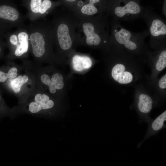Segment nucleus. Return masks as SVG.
<instances>
[{
	"label": "nucleus",
	"instance_id": "nucleus-1",
	"mask_svg": "<svg viewBox=\"0 0 166 166\" xmlns=\"http://www.w3.org/2000/svg\"><path fill=\"white\" fill-rule=\"evenodd\" d=\"M27 28L30 43V53L35 65L54 57V32L51 22L47 21H31Z\"/></svg>",
	"mask_w": 166,
	"mask_h": 166
},
{
	"label": "nucleus",
	"instance_id": "nucleus-2",
	"mask_svg": "<svg viewBox=\"0 0 166 166\" xmlns=\"http://www.w3.org/2000/svg\"><path fill=\"white\" fill-rule=\"evenodd\" d=\"M76 17L77 31L83 43L90 46L109 49L110 22L106 13L89 17Z\"/></svg>",
	"mask_w": 166,
	"mask_h": 166
},
{
	"label": "nucleus",
	"instance_id": "nucleus-3",
	"mask_svg": "<svg viewBox=\"0 0 166 166\" xmlns=\"http://www.w3.org/2000/svg\"><path fill=\"white\" fill-rule=\"evenodd\" d=\"M52 25L55 44L58 53L68 51L74 43L83 42L77 31V19L72 13H52Z\"/></svg>",
	"mask_w": 166,
	"mask_h": 166
},
{
	"label": "nucleus",
	"instance_id": "nucleus-4",
	"mask_svg": "<svg viewBox=\"0 0 166 166\" xmlns=\"http://www.w3.org/2000/svg\"><path fill=\"white\" fill-rule=\"evenodd\" d=\"M148 36L147 30L140 32H132L123 27L119 20L112 18L111 22L110 47L121 48L135 55L146 54L148 51L145 39Z\"/></svg>",
	"mask_w": 166,
	"mask_h": 166
},
{
	"label": "nucleus",
	"instance_id": "nucleus-5",
	"mask_svg": "<svg viewBox=\"0 0 166 166\" xmlns=\"http://www.w3.org/2000/svg\"><path fill=\"white\" fill-rule=\"evenodd\" d=\"M22 61L25 64V68L7 83L9 90L17 98L18 104L26 100L35 86V76L31 69V61L26 59Z\"/></svg>",
	"mask_w": 166,
	"mask_h": 166
},
{
	"label": "nucleus",
	"instance_id": "nucleus-6",
	"mask_svg": "<svg viewBox=\"0 0 166 166\" xmlns=\"http://www.w3.org/2000/svg\"><path fill=\"white\" fill-rule=\"evenodd\" d=\"M145 10L140 0H108L106 13L119 21H131L142 18Z\"/></svg>",
	"mask_w": 166,
	"mask_h": 166
},
{
	"label": "nucleus",
	"instance_id": "nucleus-7",
	"mask_svg": "<svg viewBox=\"0 0 166 166\" xmlns=\"http://www.w3.org/2000/svg\"><path fill=\"white\" fill-rule=\"evenodd\" d=\"M142 18L148 27L150 47L155 50L165 47V21L155 13L152 8L148 7H145Z\"/></svg>",
	"mask_w": 166,
	"mask_h": 166
},
{
	"label": "nucleus",
	"instance_id": "nucleus-8",
	"mask_svg": "<svg viewBox=\"0 0 166 166\" xmlns=\"http://www.w3.org/2000/svg\"><path fill=\"white\" fill-rule=\"evenodd\" d=\"M8 43L10 52L8 56L10 60L26 59L30 53V43L28 32L25 25L17 28L8 37Z\"/></svg>",
	"mask_w": 166,
	"mask_h": 166
},
{
	"label": "nucleus",
	"instance_id": "nucleus-9",
	"mask_svg": "<svg viewBox=\"0 0 166 166\" xmlns=\"http://www.w3.org/2000/svg\"><path fill=\"white\" fill-rule=\"evenodd\" d=\"M22 5L27 10L25 19L31 21H37L52 13L57 7L61 5L58 0H21Z\"/></svg>",
	"mask_w": 166,
	"mask_h": 166
},
{
	"label": "nucleus",
	"instance_id": "nucleus-10",
	"mask_svg": "<svg viewBox=\"0 0 166 166\" xmlns=\"http://www.w3.org/2000/svg\"><path fill=\"white\" fill-rule=\"evenodd\" d=\"M32 63L31 69L35 76L36 87L41 88L45 85L47 86L49 92L52 94L55 93L57 90L63 88V77L61 74L55 73L50 78L48 75L44 72L40 66L34 65Z\"/></svg>",
	"mask_w": 166,
	"mask_h": 166
},
{
	"label": "nucleus",
	"instance_id": "nucleus-11",
	"mask_svg": "<svg viewBox=\"0 0 166 166\" xmlns=\"http://www.w3.org/2000/svg\"><path fill=\"white\" fill-rule=\"evenodd\" d=\"M25 19L14 1L0 5V19L6 22L7 27L24 26Z\"/></svg>",
	"mask_w": 166,
	"mask_h": 166
},
{
	"label": "nucleus",
	"instance_id": "nucleus-12",
	"mask_svg": "<svg viewBox=\"0 0 166 166\" xmlns=\"http://www.w3.org/2000/svg\"><path fill=\"white\" fill-rule=\"evenodd\" d=\"M108 0H84L83 6L76 13H73L78 17H89L105 13Z\"/></svg>",
	"mask_w": 166,
	"mask_h": 166
},
{
	"label": "nucleus",
	"instance_id": "nucleus-13",
	"mask_svg": "<svg viewBox=\"0 0 166 166\" xmlns=\"http://www.w3.org/2000/svg\"><path fill=\"white\" fill-rule=\"evenodd\" d=\"M146 55L153 65L154 70L157 72L163 70L166 67V47L155 50L153 52L148 51Z\"/></svg>",
	"mask_w": 166,
	"mask_h": 166
},
{
	"label": "nucleus",
	"instance_id": "nucleus-14",
	"mask_svg": "<svg viewBox=\"0 0 166 166\" xmlns=\"http://www.w3.org/2000/svg\"><path fill=\"white\" fill-rule=\"evenodd\" d=\"M26 67L25 63L18 64L14 61H11L10 65L6 72L0 70V82H6L10 79L16 77Z\"/></svg>",
	"mask_w": 166,
	"mask_h": 166
},
{
	"label": "nucleus",
	"instance_id": "nucleus-15",
	"mask_svg": "<svg viewBox=\"0 0 166 166\" xmlns=\"http://www.w3.org/2000/svg\"><path fill=\"white\" fill-rule=\"evenodd\" d=\"M72 62L74 69L77 71L89 69L92 64V60L89 56L79 54L74 55Z\"/></svg>",
	"mask_w": 166,
	"mask_h": 166
},
{
	"label": "nucleus",
	"instance_id": "nucleus-16",
	"mask_svg": "<svg viewBox=\"0 0 166 166\" xmlns=\"http://www.w3.org/2000/svg\"><path fill=\"white\" fill-rule=\"evenodd\" d=\"M152 100L148 95L141 93L139 95L137 107L141 113H147L150 112L152 109Z\"/></svg>",
	"mask_w": 166,
	"mask_h": 166
},
{
	"label": "nucleus",
	"instance_id": "nucleus-17",
	"mask_svg": "<svg viewBox=\"0 0 166 166\" xmlns=\"http://www.w3.org/2000/svg\"><path fill=\"white\" fill-rule=\"evenodd\" d=\"M166 120V111H165L157 117L152 122L151 127L152 129L157 131L162 128L164 123Z\"/></svg>",
	"mask_w": 166,
	"mask_h": 166
},
{
	"label": "nucleus",
	"instance_id": "nucleus-18",
	"mask_svg": "<svg viewBox=\"0 0 166 166\" xmlns=\"http://www.w3.org/2000/svg\"><path fill=\"white\" fill-rule=\"evenodd\" d=\"M12 108L8 107L4 102L0 94V119L6 117H12Z\"/></svg>",
	"mask_w": 166,
	"mask_h": 166
},
{
	"label": "nucleus",
	"instance_id": "nucleus-19",
	"mask_svg": "<svg viewBox=\"0 0 166 166\" xmlns=\"http://www.w3.org/2000/svg\"><path fill=\"white\" fill-rule=\"evenodd\" d=\"M61 5L66 7L68 10L74 6L78 0H59Z\"/></svg>",
	"mask_w": 166,
	"mask_h": 166
},
{
	"label": "nucleus",
	"instance_id": "nucleus-20",
	"mask_svg": "<svg viewBox=\"0 0 166 166\" xmlns=\"http://www.w3.org/2000/svg\"><path fill=\"white\" fill-rule=\"evenodd\" d=\"M158 86L162 89H165L166 88V74H165L161 77L158 81Z\"/></svg>",
	"mask_w": 166,
	"mask_h": 166
},
{
	"label": "nucleus",
	"instance_id": "nucleus-21",
	"mask_svg": "<svg viewBox=\"0 0 166 166\" xmlns=\"http://www.w3.org/2000/svg\"><path fill=\"white\" fill-rule=\"evenodd\" d=\"M166 0H164V2L163 3V4L162 7V12L163 14L166 17Z\"/></svg>",
	"mask_w": 166,
	"mask_h": 166
},
{
	"label": "nucleus",
	"instance_id": "nucleus-22",
	"mask_svg": "<svg viewBox=\"0 0 166 166\" xmlns=\"http://www.w3.org/2000/svg\"><path fill=\"white\" fill-rule=\"evenodd\" d=\"M2 51V48L1 46V45H0V55L1 54Z\"/></svg>",
	"mask_w": 166,
	"mask_h": 166
}]
</instances>
